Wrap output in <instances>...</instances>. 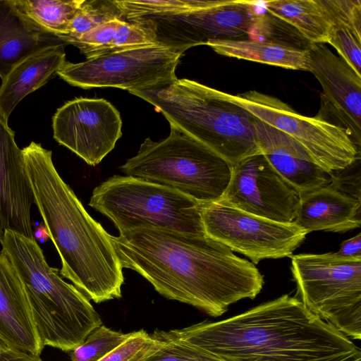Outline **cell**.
Masks as SVG:
<instances>
[{"label":"cell","instance_id":"7402d4cb","mask_svg":"<svg viewBox=\"0 0 361 361\" xmlns=\"http://www.w3.org/2000/svg\"><path fill=\"white\" fill-rule=\"evenodd\" d=\"M61 42L76 47L87 59L126 49L158 44L149 25L143 19H115L75 38Z\"/></svg>","mask_w":361,"mask_h":361},{"label":"cell","instance_id":"1f68e13d","mask_svg":"<svg viewBox=\"0 0 361 361\" xmlns=\"http://www.w3.org/2000/svg\"><path fill=\"white\" fill-rule=\"evenodd\" d=\"M334 24L343 25L361 37L360 0H324Z\"/></svg>","mask_w":361,"mask_h":361},{"label":"cell","instance_id":"2e32d148","mask_svg":"<svg viewBox=\"0 0 361 361\" xmlns=\"http://www.w3.org/2000/svg\"><path fill=\"white\" fill-rule=\"evenodd\" d=\"M35 204L26 174L23 150L15 133L0 115V224L29 238H34L30 209Z\"/></svg>","mask_w":361,"mask_h":361},{"label":"cell","instance_id":"4fadbf2b","mask_svg":"<svg viewBox=\"0 0 361 361\" xmlns=\"http://www.w3.org/2000/svg\"><path fill=\"white\" fill-rule=\"evenodd\" d=\"M52 128L57 142L95 166L121 137L122 120L119 111L107 100L78 97L56 110Z\"/></svg>","mask_w":361,"mask_h":361},{"label":"cell","instance_id":"484cf974","mask_svg":"<svg viewBox=\"0 0 361 361\" xmlns=\"http://www.w3.org/2000/svg\"><path fill=\"white\" fill-rule=\"evenodd\" d=\"M126 20L116 0H84L72 19L68 34L57 38L78 37L110 20Z\"/></svg>","mask_w":361,"mask_h":361},{"label":"cell","instance_id":"8992f818","mask_svg":"<svg viewBox=\"0 0 361 361\" xmlns=\"http://www.w3.org/2000/svg\"><path fill=\"white\" fill-rule=\"evenodd\" d=\"M121 169L126 176L166 186L204 204L222 197L232 166L170 124L166 138L158 141L146 138Z\"/></svg>","mask_w":361,"mask_h":361},{"label":"cell","instance_id":"d6986e66","mask_svg":"<svg viewBox=\"0 0 361 361\" xmlns=\"http://www.w3.org/2000/svg\"><path fill=\"white\" fill-rule=\"evenodd\" d=\"M361 200L331 182L300 195L293 222L307 233L314 231L341 233L359 228Z\"/></svg>","mask_w":361,"mask_h":361},{"label":"cell","instance_id":"44dd1931","mask_svg":"<svg viewBox=\"0 0 361 361\" xmlns=\"http://www.w3.org/2000/svg\"><path fill=\"white\" fill-rule=\"evenodd\" d=\"M56 39L24 19L10 0H0L1 79L26 56L44 47L59 44Z\"/></svg>","mask_w":361,"mask_h":361},{"label":"cell","instance_id":"4316f807","mask_svg":"<svg viewBox=\"0 0 361 361\" xmlns=\"http://www.w3.org/2000/svg\"><path fill=\"white\" fill-rule=\"evenodd\" d=\"M126 20H133L151 15H173L214 6L220 0H116Z\"/></svg>","mask_w":361,"mask_h":361},{"label":"cell","instance_id":"f546056e","mask_svg":"<svg viewBox=\"0 0 361 361\" xmlns=\"http://www.w3.org/2000/svg\"><path fill=\"white\" fill-rule=\"evenodd\" d=\"M161 345L160 338L141 329L130 332L124 342L98 361H145Z\"/></svg>","mask_w":361,"mask_h":361},{"label":"cell","instance_id":"9a60e30c","mask_svg":"<svg viewBox=\"0 0 361 361\" xmlns=\"http://www.w3.org/2000/svg\"><path fill=\"white\" fill-rule=\"evenodd\" d=\"M310 72L323 89L322 109L342 123L355 144L360 146L361 77L324 44L310 43Z\"/></svg>","mask_w":361,"mask_h":361},{"label":"cell","instance_id":"6da1fadb","mask_svg":"<svg viewBox=\"0 0 361 361\" xmlns=\"http://www.w3.org/2000/svg\"><path fill=\"white\" fill-rule=\"evenodd\" d=\"M110 238L122 268L137 271L165 298L212 317L254 299L264 284L254 264L206 234L140 226Z\"/></svg>","mask_w":361,"mask_h":361},{"label":"cell","instance_id":"7a4b0ae2","mask_svg":"<svg viewBox=\"0 0 361 361\" xmlns=\"http://www.w3.org/2000/svg\"><path fill=\"white\" fill-rule=\"evenodd\" d=\"M171 331L222 361H361L347 336L288 295L224 320Z\"/></svg>","mask_w":361,"mask_h":361},{"label":"cell","instance_id":"f1b7e54d","mask_svg":"<svg viewBox=\"0 0 361 361\" xmlns=\"http://www.w3.org/2000/svg\"><path fill=\"white\" fill-rule=\"evenodd\" d=\"M162 341L158 350L145 361H222L215 355L176 336L171 331H156Z\"/></svg>","mask_w":361,"mask_h":361},{"label":"cell","instance_id":"e575fe53","mask_svg":"<svg viewBox=\"0 0 361 361\" xmlns=\"http://www.w3.org/2000/svg\"><path fill=\"white\" fill-rule=\"evenodd\" d=\"M32 232L33 237L35 240L38 239L41 242H44L47 240V239L49 238L48 231L44 223L43 224H40L37 228H35Z\"/></svg>","mask_w":361,"mask_h":361},{"label":"cell","instance_id":"603a6c76","mask_svg":"<svg viewBox=\"0 0 361 361\" xmlns=\"http://www.w3.org/2000/svg\"><path fill=\"white\" fill-rule=\"evenodd\" d=\"M205 45L219 54L286 69L310 71L307 47L264 39L210 40Z\"/></svg>","mask_w":361,"mask_h":361},{"label":"cell","instance_id":"cb8c5ba5","mask_svg":"<svg viewBox=\"0 0 361 361\" xmlns=\"http://www.w3.org/2000/svg\"><path fill=\"white\" fill-rule=\"evenodd\" d=\"M262 3L267 13L293 27L309 43H328L334 22L324 0H269Z\"/></svg>","mask_w":361,"mask_h":361},{"label":"cell","instance_id":"30bf717a","mask_svg":"<svg viewBox=\"0 0 361 361\" xmlns=\"http://www.w3.org/2000/svg\"><path fill=\"white\" fill-rule=\"evenodd\" d=\"M226 96L255 118L289 135L329 174L346 169L360 159V147L341 126L319 116H302L279 99L256 90Z\"/></svg>","mask_w":361,"mask_h":361},{"label":"cell","instance_id":"ba28073f","mask_svg":"<svg viewBox=\"0 0 361 361\" xmlns=\"http://www.w3.org/2000/svg\"><path fill=\"white\" fill-rule=\"evenodd\" d=\"M300 301L347 336L361 338V259L335 252L291 256Z\"/></svg>","mask_w":361,"mask_h":361},{"label":"cell","instance_id":"836d02e7","mask_svg":"<svg viewBox=\"0 0 361 361\" xmlns=\"http://www.w3.org/2000/svg\"><path fill=\"white\" fill-rule=\"evenodd\" d=\"M335 254L347 259H361V233L343 241Z\"/></svg>","mask_w":361,"mask_h":361},{"label":"cell","instance_id":"d4e9b609","mask_svg":"<svg viewBox=\"0 0 361 361\" xmlns=\"http://www.w3.org/2000/svg\"><path fill=\"white\" fill-rule=\"evenodd\" d=\"M31 25L56 37L68 34L70 23L84 0H10Z\"/></svg>","mask_w":361,"mask_h":361},{"label":"cell","instance_id":"9c48e42d","mask_svg":"<svg viewBox=\"0 0 361 361\" xmlns=\"http://www.w3.org/2000/svg\"><path fill=\"white\" fill-rule=\"evenodd\" d=\"M259 1L220 0L202 9L173 15H151L145 20L156 42L183 54L210 40H267L272 34V16L259 11ZM136 20V19H135Z\"/></svg>","mask_w":361,"mask_h":361},{"label":"cell","instance_id":"3957f363","mask_svg":"<svg viewBox=\"0 0 361 361\" xmlns=\"http://www.w3.org/2000/svg\"><path fill=\"white\" fill-rule=\"evenodd\" d=\"M22 150L35 204L61 258L60 275L96 303L120 298L123 268L111 235L60 176L51 151L35 142Z\"/></svg>","mask_w":361,"mask_h":361},{"label":"cell","instance_id":"8fae6325","mask_svg":"<svg viewBox=\"0 0 361 361\" xmlns=\"http://www.w3.org/2000/svg\"><path fill=\"white\" fill-rule=\"evenodd\" d=\"M183 54L159 44L126 49L87 59L65 61L57 75L83 89L117 87L128 92L151 87L177 78Z\"/></svg>","mask_w":361,"mask_h":361},{"label":"cell","instance_id":"d6a6232c","mask_svg":"<svg viewBox=\"0 0 361 361\" xmlns=\"http://www.w3.org/2000/svg\"><path fill=\"white\" fill-rule=\"evenodd\" d=\"M0 361H43L39 355L16 349L0 338Z\"/></svg>","mask_w":361,"mask_h":361},{"label":"cell","instance_id":"e0dca14e","mask_svg":"<svg viewBox=\"0 0 361 361\" xmlns=\"http://www.w3.org/2000/svg\"><path fill=\"white\" fill-rule=\"evenodd\" d=\"M253 125L259 153L300 195L330 183L329 174L289 135L255 117Z\"/></svg>","mask_w":361,"mask_h":361},{"label":"cell","instance_id":"5b68a950","mask_svg":"<svg viewBox=\"0 0 361 361\" xmlns=\"http://www.w3.org/2000/svg\"><path fill=\"white\" fill-rule=\"evenodd\" d=\"M130 94L152 104L169 122L233 166L260 154L249 111L230 100L226 92L186 78Z\"/></svg>","mask_w":361,"mask_h":361},{"label":"cell","instance_id":"83f0119b","mask_svg":"<svg viewBox=\"0 0 361 361\" xmlns=\"http://www.w3.org/2000/svg\"><path fill=\"white\" fill-rule=\"evenodd\" d=\"M130 333L114 331L104 325L94 329L71 352V361H98L124 342Z\"/></svg>","mask_w":361,"mask_h":361},{"label":"cell","instance_id":"7c38bea8","mask_svg":"<svg viewBox=\"0 0 361 361\" xmlns=\"http://www.w3.org/2000/svg\"><path fill=\"white\" fill-rule=\"evenodd\" d=\"M200 213L207 236L248 257L255 264L264 259L291 257L307 234L294 222L262 218L220 199L201 204Z\"/></svg>","mask_w":361,"mask_h":361},{"label":"cell","instance_id":"277c9868","mask_svg":"<svg viewBox=\"0 0 361 361\" xmlns=\"http://www.w3.org/2000/svg\"><path fill=\"white\" fill-rule=\"evenodd\" d=\"M1 252L11 261L25 285L42 345L68 352L102 325L87 296L50 267L35 238L4 230Z\"/></svg>","mask_w":361,"mask_h":361},{"label":"cell","instance_id":"4dcf8cb0","mask_svg":"<svg viewBox=\"0 0 361 361\" xmlns=\"http://www.w3.org/2000/svg\"><path fill=\"white\" fill-rule=\"evenodd\" d=\"M328 44L333 46L340 57L359 77H361V37L343 25L334 24L329 35Z\"/></svg>","mask_w":361,"mask_h":361},{"label":"cell","instance_id":"ffe728a7","mask_svg":"<svg viewBox=\"0 0 361 361\" xmlns=\"http://www.w3.org/2000/svg\"><path fill=\"white\" fill-rule=\"evenodd\" d=\"M66 61L63 44L44 47L30 54L1 80L0 115L8 122L17 104L27 94L44 85Z\"/></svg>","mask_w":361,"mask_h":361},{"label":"cell","instance_id":"ac0fdd59","mask_svg":"<svg viewBox=\"0 0 361 361\" xmlns=\"http://www.w3.org/2000/svg\"><path fill=\"white\" fill-rule=\"evenodd\" d=\"M0 338L11 346L40 355L42 345L25 285L9 258L0 252Z\"/></svg>","mask_w":361,"mask_h":361},{"label":"cell","instance_id":"d590c367","mask_svg":"<svg viewBox=\"0 0 361 361\" xmlns=\"http://www.w3.org/2000/svg\"><path fill=\"white\" fill-rule=\"evenodd\" d=\"M3 234H4V229L2 228V227L0 224V241L3 237Z\"/></svg>","mask_w":361,"mask_h":361},{"label":"cell","instance_id":"5bb4252c","mask_svg":"<svg viewBox=\"0 0 361 361\" xmlns=\"http://www.w3.org/2000/svg\"><path fill=\"white\" fill-rule=\"evenodd\" d=\"M220 200L250 214L281 223L293 222L300 194L257 154L232 166L231 179Z\"/></svg>","mask_w":361,"mask_h":361},{"label":"cell","instance_id":"52a82bcc","mask_svg":"<svg viewBox=\"0 0 361 361\" xmlns=\"http://www.w3.org/2000/svg\"><path fill=\"white\" fill-rule=\"evenodd\" d=\"M89 205L108 217L119 233L154 226L205 234L200 203L172 188L131 176L109 178L93 190Z\"/></svg>","mask_w":361,"mask_h":361}]
</instances>
